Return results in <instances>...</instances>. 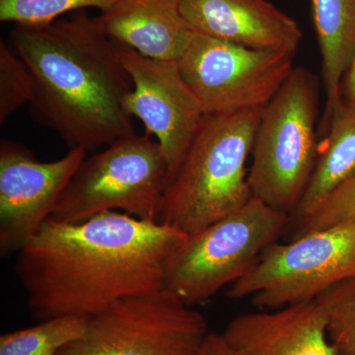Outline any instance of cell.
I'll list each match as a JSON object with an SVG mask.
<instances>
[{
	"instance_id": "1",
	"label": "cell",
	"mask_w": 355,
	"mask_h": 355,
	"mask_svg": "<svg viewBox=\"0 0 355 355\" xmlns=\"http://www.w3.org/2000/svg\"><path fill=\"white\" fill-rule=\"evenodd\" d=\"M188 237L118 211L80 222L51 217L18 252L15 272L39 322L90 318L121 299L165 288L170 263Z\"/></svg>"
},
{
	"instance_id": "2",
	"label": "cell",
	"mask_w": 355,
	"mask_h": 355,
	"mask_svg": "<svg viewBox=\"0 0 355 355\" xmlns=\"http://www.w3.org/2000/svg\"><path fill=\"white\" fill-rule=\"evenodd\" d=\"M9 44L31 72L33 114L70 149L87 153L135 133L123 106L132 79L97 16L83 10L42 27L15 26Z\"/></svg>"
},
{
	"instance_id": "3",
	"label": "cell",
	"mask_w": 355,
	"mask_h": 355,
	"mask_svg": "<svg viewBox=\"0 0 355 355\" xmlns=\"http://www.w3.org/2000/svg\"><path fill=\"white\" fill-rule=\"evenodd\" d=\"M261 110L205 114L163 195L158 223L193 235L253 198L246 164Z\"/></svg>"
},
{
	"instance_id": "4",
	"label": "cell",
	"mask_w": 355,
	"mask_h": 355,
	"mask_svg": "<svg viewBox=\"0 0 355 355\" xmlns=\"http://www.w3.org/2000/svg\"><path fill=\"white\" fill-rule=\"evenodd\" d=\"M319 93L318 77L305 67H294L261 110L248 181L254 198L289 216L303 197L319 154Z\"/></svg>"
},
{
	"instance_id": "5",
	"label": "cell",
	"mask_w": 355,
	"mask_h": 355,
	"mask_svg": "<svg viewBox=\"0 0 355 355\" xmlns=\"http://www.w3.org/2000/svg\"><path fill=\"white\" fill-rule=\"evenodd\" d=\"M168 184L167 161L158 142L135 132L84 159L51 218L80 222L123 210L141 220L157 222Z\"/></svg>"
},
{
	"instance_id": "6",
	"label": "cell",
	"mask_w": 355,
	"mask_h": 355,
	"mask_svg": "<svg viewBox=\"0 0 355 355\" xmlns=\"http://www.w3.org/2000/svg\"><path fill=\"white\" fill-rule=\"evenodd\" d=\"M289 219L252 198L241 209L189 236L170 263L166 288L191 306L209 300L256 265Z\"/></svg>"
},
{
	"instance_id": "7",
	"label": "cell",
	"mask_w": 355,
	"mask_h": 355,
	"mask_svg": "<svg viewBox=\"0 0 355 355\" xmlns=\"http://www.w3.org/2000/svg\"><path fill=\"white\" fill-rule=\"evenodd\" d=\"M350 279H355V221L306 233L287 244L273 243L226 296L250 297L261 311L277 310L314 300Z\"/></svg>"
},
{
	"instance_id": "8",
	"label": "cell",
	"mask_w": 355,
	"mask_h": 355,
	"mask_svg": "<svg viewBox=\"0 0 355 355\" xmlns=\"http://www.w3.org/2000/svg\"><path fill=\"white\" fill-rule=\"evenodd\" d=\"M169 289L116 301L55 355H200L207 320Z\"/></svg>"
},
{
	"instance_id": "9",
	"label": "cell",
	"mask_w": 355,
	"mask_h": 355,
	"mask_svg": "<svg viewBox=\"0 0 355 355\" xmlns=\"http://www.w3.org/2000/svg\"><path fill=\"white\" fill-rule=\"evenodd\" d=\"M294 57L191 30L177 62L205 114H211L265 108L291 76Z\"/></svg>"
},
{
	"instance_id": "10",
	"label": "cell",
	"mask_w": 355,
	"mask_h": 355,
	"mask_svg": "<svg viewBox=\"0 0 355 355\" xmlns=\"http://www.w3.org/2000/svg\"><path fill=\"white\" fill-rule=\"evenodd\" d=\"M114 42L119 60L132 83L123 106L155 137L167 161L170 184L202 125L205 111L177 62L146 57Z\"/></svg>"
},
{
	"instance_id": "11",
	"label": "cell",
	"mask_w": 355,
	"mask_h": 355,
	"mask_svg": "<svg viewBox=\"0 0 355 355\" xmlns=\"http://www.w3.org/2000/svg\"><path fill=\"white\" fill-rule=\"evenodd\" d=\"M86 158L70 149L53 162H40L22 144L0 142V251L18 253L51 218L77 168Z\"/></svg>"
},
{
	"instance_id": "12",
	"label": "cell",
	"mask_w": 355,
	"mask_h": 355,
	"mask_svg": "<svg viewBox=\"0 0 355 355\" xmlns=\"http://www.w3.org/2000/svg\"><path fill=\"white\" fill-rule=\"evenodd\" d=\"M191 31L256 50L296 55L303 33L288 14L268 0H183Z\"/></svg>"
},
{
	"instance_id": "13",
	"label": "cell",
	"mask_w": 355,
	"mask_h": 355,
	"mask_svg": "<svg viewBox=\"0 0 355 355\" xmlns=\"http://www.w3.org/2000/svg\"><path fill=\"white\" fill-rule=\"evenodd\" d=\"M243 355H338L323 308L314 300L231 320L222 333Z\"/></svg>"
},
{
	"instance_id": "14",
	"label": "cell",
	"mask_w": 355,
	"mask_h": 355,
	"mask_svg": "<svg viewBox=\"0 0 355 355\" xmlns=\"http://www.w3.org/2000/svg\"><path fill=\"white\" fill-rule=\"evenodd\" d=\"M182 3L183 0H116L97 17L112 39L146 57L177 62L191 33Z\"/></svg>"
},
{
	"instance_id": "15",
	"label": "cell",
	"mask_w": 355,
	"mask_h": 355,
	"mask_svg": "<svg viewBox=\"0 0 355 355\" xmlns=\"http://www.w3.org/2000/svg\"><path fill=\"white\" fill-rule=\"evenodd\" d=\"M321 53L326 103L319 132L326 135L342 105L340 84L355 53V0H311Z\"/></svg>"
},
{
	"instance_id": "16",
	"label": "cell",
	"mask_w": 355,
	"mask_h": 355,
	"mask_svg": "<svg viewBox=\"0 0 355 355\" xmlns=\"http://www.w3.org/2000/svg\"><path fill=\"white\" fill-rule=\"evenodd\" d=\"M324 137L309 183L289 219L295 227L312 216L336 189L355 178L354 103H342Z\"/></svg>"
},
{
	"instance_id": "17",
	"label": "cell",
	"mask_w": 355,
	"mask_h": 355,
	"mask_svg": "<svg viewBox=\"0 0 355 355\" xmlns=\"http://www.w3.org/2000/svg\"><path fill=\"white\" fill-rule=\"evenodd\" d=\"M89 317L67 315L0 336V355H55L83 338Z\"/></svg>"
},
{
	"instance_id": "18",
	"label": "cell",
	"mask_w": 355,
	"mask_h": 355,
	"mask_svg": "<svg viewBox=\"0 0 355 355\" xmlns=\"http://www.w3.org/2000/svg\"><path fill=\"white\" fill-rule=\"evenodd\" d=\"M327 318L329 340L338 355H355V279L343 280L316 298Z\"/></svg>"
},
{
	"instance_id": "19",
	"label": "cell",
	"mask_w": 355,
	"mask_h": 355,
	"mask_svg": "<svg viewBox=\"0 0 355 355\" xmlns=\"http://www.w3.org/2000/svg\"><path fill=\"white\" fill-rule=\"evenodd\" d=\"M116 0H0V21L23 27H42L60 19V16L84 9L101 12Z\"/></svg>"
},
{
	"instance_id": "20",
	"label": "cell",
	"mask_w": 355,
	"mask_h": 355,
	"mask_svg": "<svg viewBox=\"0 0 355 355\" xmlns=\"http://www.w3.org/2000/svg\"><path fill=\"white\" fill-rule=\"evenodd\" d=\"M34 91L31 72L10 44L0 43V123L30 104Z\"/></svg>"
},
{
	"instance_id": "21",
	"label": "cell",
	"mask_w": 355,
	"mask_h": 355,
	"mask_svg": "<svg viewBox=\"0 0 355 355\" xmlns=\"http://www.w3.org/2000/svg\"><path fill=\"white\" fill-rule=\"evenodd\" d=\"M347 221H355V178L336 189L312 216L298 224L294 236L299 237Z\"/></svg>"
},
{
	"instance_id": "22",
	"label": "cell",
	"mask_w": 355,
	"mask_h": 355,
	"mask_svg": "<svg viewBox=\"0 0 355 355\" xmlns=\"http://www.w3.org/2000/svg\"><path fill=\"white\" fill-rule=\"evenodd\" d=\"M200 355H243L226 342L222 334L210 331Z\"/></svg>"
},
{
	"instance_id": "23",
	"label": "cell",
	"mask_w": 355,
	"mask_h": 355,
	"mask_svg": "<svg viewBox=\"0 0 355 355\" xmlns=\"http://www.w3.org/2000/svg\"><path fill=\"white\" fill-rule=\"evenodd\" d=\"M342 102L355 104V53L340 84Z\"/></svg>"
}]
</instances>
